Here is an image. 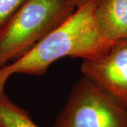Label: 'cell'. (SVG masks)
I'll return each instance as SVG.
<instances>
[{
  "label": "cell",
  "instance_id": "cell-9",
  "mask_svg": "<svg viewBox=\"0 0 127 127\" xmlns=\"http://www.w3.org/2000/svg\"></svg>",
  "mask_w": 127,
  "mask_h": 127
},
{
  "label": "cell",
  "instance_id": "cell-4",
  "mask_svg": "<svg viewBox=\"0 0 127 127\" xmlns=\"http://www.w3.org/2000/svg\"><path fill=\"white\" fill-rule=\"evenodd\" d=\"M81 71L127 108V38L115 42L101 57L83 59Z\"/></svg>",
  "mask_w": 127,
  "mask_h": 127
},
{
  "label": "cell",
  "instance_id": "cell-8",
  "mask_svg": "<svg viewBox=\"0 0 127 127\" xmlns=\"http://www.w3.org/2000/svg\"><path fill=\"white\" fill-rule=\"evenodd\" d=\"M75 6L76 8H78L79 6H81V5L86 4L87 2H88L91 0H69Z\"/></svg>",
  "mask_w": 127,
  "mask_h": 127
},
{
  "label": "cell",
  "instance_id": "cell-6",
  "mask_svg": "<svg viewBox=\"0 0 127 127\" xmlns=\"http://www.w3.org/2000/svg\"><path fill=\"white\" fill-rule=\"evenodd\" d=\"M0 127H40L27 111L14 103L4 92H0Z\"/></svg>",
  "mask_w": 127,
  "mask_h": 127
},
{
  "label": "cell",
  "instance_id": "cell-2",
  "mask_svg": "<svg viewBox=\"0 0 127 127\" xmlns=\"http://www.w3.org/2000/svg\"><path fill=\"white\" fill-rule=\"evenodd\" d=\"M76 9L69 0H27L0 30V68L31 50Z\"/></svg>",
  "mask_w": 127,
  "mask_h": 127
},
{
  "label": "cell",
  "instance_id": "cell-5",
  "mask_svg": "<svg viewBox=\"0 0 127 127\" xmlns=\"http://www.w3.org/2000/svg\"><path fill=\"white\" fill-rule=\"evenodd\" d=\"M95 18L107 42L114 44L127 38V0H99Z\"/></svg>",
  "mask_w": 127,
  "mask_h": 127
},
{
  "label": "cell",
  "instance_id": "cell-7",
  "mask_svg": "<svg viewBox=\"0 0 127 127\" xmlns=\"http://www.w3.org/2000/svg\"><path fill=\"white\" fill-rule=\"evenodd\" d=\"M27 0H0V30Z\"/></svg>",
  "mask_w": 127,
  "mask_h": 127
},
{
  "label": "cell",
  "instance_id": "cell-1",
  "mask_svg": "<svg viewBox=\"0 0 127 127\" xmlns=\"http://www.w3.org/2000/svg\"><path fill=\"white\" fill-rule=\"evenodd\" d=\"M99 0H91L78 7L69 17L47 34L31 50L0 68V92L16 74L40 76L56 61L64 57L83 59L102 57L112 47L101 35L95 22Z\"/></svg>",
  "mask_w": 127,
  "mask_h": 127
},
{
  "label": "cell",
  "instance_id": "cell-3",
  "mask_svg": "<svg viewBox=\"0 0 127 127\" xmlns=\"http://www.w3.org/2000/svg\"><path fill=\"white\" fill-rule=\"evenodd\" d=\"M53 127H127V109L83 76L73 86Z\"/></svg>",
  "mask_w": 127,
  "mask_h": 127
}]
</instances>
